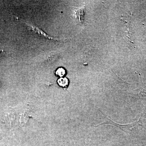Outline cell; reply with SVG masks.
<instances>
[{
    "label": "cell",
    "instance_id": "3957f363",
    "mask_svg": "<svg viewBox=\"0 0 146 146\" xmlns=\"http://www.w3.org/2000/svg\"><path fill=\"white\" fill-rule=\"evenodd\" d=\"M56 75L59 76L60 77L64 76L66 74V71L65 69L63 68H59L57 69L56 72Z\"/></svg>",
    "mask_w": 146,
    "mask_h": 146
},
{
    "label": "cell",
    "instance_id": "7a4b0ae2",
    "mask_svg": "<svg viewBox=\"0 0 146 146\" xmlns=\"http://www.w3.org/2000/svg\"><path fill=\"white\" fill-rule=\"evenodd\" d=\"M58 83L59 86L63 88H67L69 85V80L66 78H60L58 80Z\"/></svg>",
    "mask_w": 146,
    "mask_h": 146
},
{
    "label": "cell",
    "instance_id": "6da1fadb",
    "mask_svg": "<svg viewBox=\"0 0 146 146\" xmlns=\"http://www.w3.org/2000/svg\"><path fill=\"white\" fill-rule=\"evenodd\" d=\"M18 20H20L21 22H22V23L26 25L28 29L29 30L31 31H32L34 32L35 34L39 35V36H42V37H44V38L48 39V40H54L55 41L59 40L58 39H56L55 38H53L51 36H49L48 35L46 34L43 31L37 27L29 23H27V22H25V21H23V20H22V19H20V18H18Z\"/></svg>",
    "mask_w": 146,
    "mask_h": 146
}]
</instances>
